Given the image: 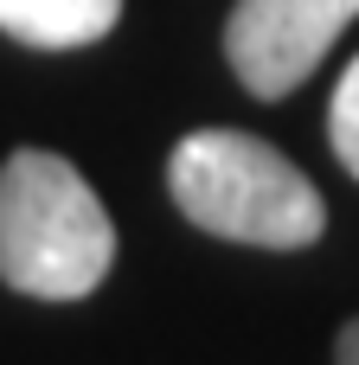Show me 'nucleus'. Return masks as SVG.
Returning <instances> with one entry per match:
<instances>
[{"mask_svg":"<svg viewBox=\"0 0 359 365\" xmlns=\"http://www.w3.org/2000/svg\"><path fill=\"white\" fill-rule=\"evenodd\" d=\"M116 263V225L90 180L45 148L0 167V282L32 302H84Z\"/></svg>","mask_w":359,"mask_h":365,"instance_id":"nucleus-1","label":"nucleus"},{"mask_svg":"<svg viewBox=\"0 0 359 365\" xmlns=\"http://www.w3.org/2000/svg\"><path fill=\"white\" fill-rule=\"evenodd\" d=\"M116 19H122V0H0V32L39 51L96 45Z\"/></svg>","mask_w":359,"mask_h":365,"instance_id":"nucleus-4","label":"nucleus"},{"mask_svg":"<svg viewBox=\"0 0 359 365\" xmlns=\"http://www.w3.org/2000/svg\"><path fill=\"white\" fill-rule=\"evenodd\" d=\"M334 365H359V321L340 327V346H334Z\"/></svg>","mask_w":359,"mask_h":365,"instance_id":"nucleus-6","label":"nucleus"},{"mask_svg":"<svg viewBox=\"0 0 359 365\" xmlns=\"http://www.w3.org/2000/svg\"><path fill=\"white\" fill-rule=\"evenodd\" d=\"M167 192L199 231L257 250H308L328 231V205L315 180L244 128L186 135L167 160Z\"/></svg>","mask_w":359,"mask_h":365,"instance_id":"nucleus-2","label":"nucleus"},{"mask_svg":"<svg viewBox=\"0 0 359 365\" xmlns=\"http://www.w3.org/2000/svg\"><path fill=\"white\" fill-rule=\"evenodd\" d=\"M359 19V0H238L225 19V58L263 103L308 83L328 45Z\"/></svg>","mask_w":359,"mask_h":365,"instance_id":"nucleus-3","label":"nucleus"},{"mask_svg":"<svg viewBox=\"0 0 359 365\" xmlns=\"http://www.w3.org/2000/svg\"><path fill=\"white\" fill-rule=\"evenodd\" d=\"M328 135H334V154H340V167L359 180V58L347 64V77H340V90H334Z\"/></svg>","mask_w":359,"mask_h":365,"instance_id":"nucleus-5","label":"nucleus"}]
</instances>
